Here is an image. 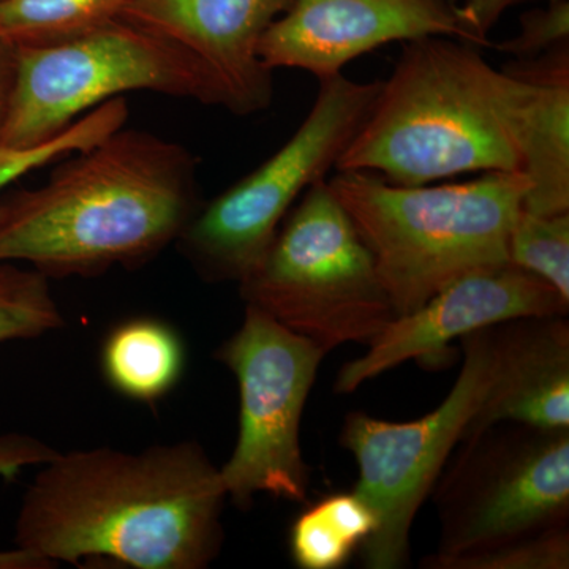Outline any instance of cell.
Instances as JSON below:
<instances>
[{
	"label": "cell",
	"mask_w": 569,
	"mask_h": 569,
	"mask_svg": "<svg viewBox=\"0 0 569 569\" xmlns=\"http://www.w3.org/2000/svg\"><path fill=\"white\" fill-rule=\"evenodd\" d=\"M227 500L220 468L197 441L59 451L22 496L14 548L50 568L204 569L222 550Z\"/></svg>",
	"instance_id": "1"
},
{
	"label": "cell",
	"mask_w": 569,
	"mask_h": 569,
	"mask_svg": "<svg viewBox=\"0 0 569 569\" xmlns=\"http://www.w3.org/2000/svg\"><path fill=\"white\" fill-rule=\"evenodd\" d=\"M198 209L192 153L122 127L39 189L0 201V263L48 279L133 268L178 241Z\"/></svg>",
	"instance_id": "2"
},
{
	"label": "cell",
	"mask_w": 569,
	"mask_h": 569,
	"mask_svg": "<svg viewBox=\"0 0 569 569\" xmlns=\"http://www.w3.org/2000/svg\"><path fill=\"white\" fill-rule=\"evenodd\" d=\"M527 82L456 37L406 41L336 171L426 186L462 174L520 173Z\"/></svg>",
	"instance_id": "3"
},
{
	"label": "cell",
	"mask_w": 569,
	"mask_h": 569,
	"mask_svg": "<svg viewBox=\"0 0 569 569\" xmlns=\"http://www.w3.org/2000/svg\"><path fill=\"white\" fill-rule=\"evenodd\" d=\"M326 183L372 253L397 317L468 272L508 263L509 233L529 192L522 173L397 186L337 171Z\"/></svg>",
	"instance_id": "4"
},
{
	"label": "cell",
	"mask_w": 569,
	"mask_h": 569,
	"mask_svg": "<svg viewBox=\"0 0 569 569\" xmlns=\"http://www.w3.org/2000/svg\"><path fill=\"white\" fill-rule=\"evenodd\" d=\"M238 284L246 306L326 353L346 343L369 346L397 317L372 253L326 179L299 198Z\"/></svg>",
	"instance_id": "5"
},
{
	"label": "cell",
	"mask_w": 569,
	"mask_h": 569,
	"mask_svg": "<svg viewBox=\"0 0 569 569\" xmlns=\"http://www.w3.org/2000/svg\"><path fill=\"white\" fill-rule=\"evenodd\" d=\"M312 110L279 151L200 206L176 244L206 282L241 283L257 268L307 189L336 170L381 81L323 78Z\"/></svg>",
	"instance_id": "6"
},
{
	"label": "cell",
	"mask_w": 569,
	"mask_h": 569,
	"mask_svg": "<svg viewBox=\"0 0 569 569\" xmlns=\"http://www.w3.org/2000/svg\"><path fill=\"white\" fill-rule=\"evenodd\" d=\"M17 52V78L0 138L7 148L50 141L89 111L129 92L220 107L219 93L192 56L126 20Z\"/></svg>",
	"instance_id": "7"
},
{
	"label": "cell",
	"mask_w": 569,
	"mask_h": 569,
	"mask_svg": "<svg viewBox=\"0 0 569 569\" xmlns=\"http://www.w3.org/2000/svg\"><path fill=\"white\" fill-rule=\"evenodd\" d=\"M432 561L569 526V427L498 422L458 445L433 486Z\"/></svg>",
	"instance_id": "8"
},
{
	"label": "cell",
	"mask_w": 569,
	"mask_h": 569,
	"mask_svg": "<svg viewBox=\"0 0 569 569\" xmlns=\"http://www.w3.org/2000/svg\"><path fill=\"white\" fill-rule=\"evenodd\" d=\"M460 342L462 369L443 402L426 417L392 422L350 411L343 419L339 443L358 466L353 490L377 518L376 531L358 550L367 569L408 567L419 509L488 396L496 373L493 326Z\"/></svg>",
	"instance_id": "9"
},
{
	"label": "cell",
	"mask_w": 569,
	"mask_h": 569,
	"mask_svg": "<svg viewBox=\"0 0 569 569\" xmlns=\"http://www.w3.org/2000/svg\"><path fill=\"white\" fill-rule=\"evenodd\" d=\"M326 355L312 340L250 306L238 331L217 348V361L230 369L239 388L238 440L220 467L236 507L246 511L260 493L293 503L309 497L301 422Z\"/></svg>",
	"instance_id": "10"
},
{
	"label": "cell",
	"mask_w": 569,
	"mask_h": 569,
	"mask_svg": "<svg viewBox=\"0 0 569 569\" xmlns=\"http://www.w3.org/2000/svg\"><path fill=\"white\" fill-rule=\"evenodd\" d=\"M568 312L569 302L549 283L509 261L468 272L441 288L419 309L396 317L367 346L365 355L340 367L335 392L351 395L367 381L408 361L438 369L451 361L455 340L479 329L516 318Z\"/></svg>",
	"instance_id": "11"
},
{
	"label": "cell",
	"mask_w": 569,
	"mask_h": 569,
	"mask_svg": "<svg viewBox=\"0 0 569 569\" xmlns=\"http://www.w3.org/2000/svg\"><path fill=\"white\" fill-rule=\"evenodd\" d=\"M456 7V0H290L266 31L260 58L269 70H305L320 81L396 41H468Z\"/></svg>",
	"instance_id": "12"
},
{
	"label": "cell",
	"mask_w": 569,
	"mask_h": 569,
	"mask_svg": "<svg viewBox=\"0 0 569 569\" xmlns=\"http://www.w3.org/2000/svg\"><path fill=\"white\" fill-rule=\"evenodd\" d=\"M290 0H129L121 20L192 56L219 93L220 108L250 116L271 107L274 71L260 58L266 31Z\"/></svg>",
	"instance_id": "13"
},
{
	"label": "cell",
	"mask_w": 569,
	"mask_h": 569,
	"mask_svg": "<svg viewBox=\"0 0 569 569\" xmlns=\"http://www.w3.org/2000/svg\"><path fill=\"white\" fill-rule=\"evenodd\" d=\"M493 343L492 385L462 438L508 421L568 429V316L505 321L493 326Z\"/></svg>",
	"instance_id": "14"
},
{
	"label": "cell",
	"mask_w": 569,
	"mask_h": 569,
	"mask_svg": "<svg viewBox=\"0 0 569 569\" xmlns=\"http://www.w3.org/2000/svg\"><path fill=\"white\" fill-rule=\"evenodd\" d=\"M503 70L527 82L519 151L529 192L522 209L537 216L569 212V44Z\"/></svg>",
	"instance_id": "15"
},
{
	"label": "cell",
	"mask_w": 569,
	"mask_h": 569,
	"mask_svg": "<svg viewBox=\"0 0 569 569\" xmlns=\"http://www.w3.org/2000/svg\"><path fill=\"white\" fill-rule=\"evenodd\" d=\"M100 365L116 392L134 402L156 403L181 381L186 346L164 321L132 318L107 336Z\"/></svg>",
	"instance_id": "16"
},
{
	"label": "cell",
	"mask_w": 569,
	"mask_h": 569,
	"mask_svg": "<svg viewBox=\"0 0 569 569\" xmlns=\"http://www.w3.org/2000/svg\"><path fill=\"white\" fill-rule=\"evenodd\" d=\"M377 529V518L355 490L313 501L290 529V556L301 569H339Z\"/></svg>",
	"instance_id": "17"
},
{
	"label": "cell",
	"mask_w": 569,
	"mask_h": 569,
	"mask_svg": "<svg viewBox=\"0 0 569 569\" xmlns=\"http://www.w3.org/2000/svg\"><path fill=\"white\" fill-rule=\"evenodd\" d=\"M129 0H0V39L14 48L63 43L121 20Z\"/></svg>",
	"instance_id": "18"
},
{
	"label": "cell",
	"mask_w": 569,
	"mask_h": 569,
	"mask_svg": "<svg viewBox=\"0 0 569 569\" xmlns=\"http://www.w3.org/2000/svg\"><path fill=\"white\" fill-rule=\"evenodd\" d=\"M508 260L569 302V212L537 216L522 209L509 233Z\"/></svg>",
	"instance_id": "19"
},
{
	"label": "cell",
	"mask_w": 569,
	"mask_h": 569,
	"mask_svg": "<svg viewBox=\"0 0 569 569\" xmlns=\"http://www.w3.org/2000/svg\"><path fill=\"white\" fill-rule=\"evenodd\" d=\"M63 326L48 277L0 263V343L48 335Z\"/></svg>",
	"instance_id": "20"
},
{
	"label": "cell",
	"mask_w": 569,
	"mask_h": 569,
	"mask_svg": "<svg viewBox=\"0 0 569 569\" xmlns=\"http://www.w3.org/2000/svg\"><path fill=\"white\" fill-rule=\"evenodd\" d=\"M119 129L118 112L111 107H99L67 127L58 137L32 148H7L0 146V193L44 164L66 159L71 153L92 148Z\"/></svg>",
	"instance_id": "21"
},
{
	"label": "cell",
	"mask_w": 569,
	"mask_h": 569,
	"mask_svg": "<svg viewBox=\"0 0 569 569\" xmlns=\"http://www.w3.org/2000/svg\"><path fill=\"white\" fill-rule=\"evenodd\" d=\"M569 526L538 531L451 559L432 561L425 569H568Z\"/></svg>",
	"instance_id": "22"
},
{
	"label": "cell",
	"mask_w": 569,
	"mask_h": 569,
	"mask_svg": "<svg viewBox=\"0 0 569 569\" xmlns=\"http://www.w3.org/2000/svg\"><path fill=\"white\" fill-rule=\"evenodd\" d=\"M569 44V0H549L548 6L520 17L519 32L496 44L512 61H527Z\"/></svg>",
	"instance_id": "23"
},
{
	"label": "cell",
	"mask_w": 569,
	"mask_h": 569,
	"mask_svg": "<svg viewBox=\"0 0 569 569\" xmlns=\"http://www.w3.org/2000/svg\"><path fill=\"white\" fill-rule=\"evenodd\" d=\"M58 449L28 433H0V478L13 479L29 467L50 462ZM0 569H51L24 550H0Z\"/></svg>",
	"instance_id": "24"
},
{
	"label": "cell",
	"mask_w": 569,
	"mask_h": 569,
	"mask_svg": "<svg viewBox=\"0 0 569 569\" xmlns=\"http://www.w3.org/2000/svg\"><path fill=\"white\" fill-rule=\"evenodd\" d=\"M530 0H466L456 7L460 26L470 43L478 47L489 44V33L500 18L512 7Z\"/></svg>",
	"instance_id": "25"
},
{
	"label": "cell",
	"mask_w": 569,
	"mask_h": 569,
	"mask_svg": "<svg viewBox=\"0 0 569 569\" xmlns=\"http://www.w3.org/2000/svg\"><path fill=\"white\" fill-rule=\"evenodd\" d=\"M17 48L9 41L0 39V138L13 93L14 78H17Z\"/></svg>",
	"instance_id": "26"
}]
</instances>
